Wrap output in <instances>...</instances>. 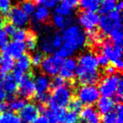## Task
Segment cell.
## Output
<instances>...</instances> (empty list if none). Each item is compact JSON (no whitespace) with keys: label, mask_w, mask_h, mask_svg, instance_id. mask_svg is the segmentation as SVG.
<instances>
[{"label":"cell","mask_w":123,"mask_h":123,"mask_svg":"<svg viewBox=\"0 0 123 123\" xmlns=\"http://www.w3.org/2000/svg\"><path fill=\"white\" fill-rule=\"evenodd\" d=\"M62 46L56 52V55L62 59L70 58L74 52L84 47L87 43V34L78 25H70L62 32Z\"/></svg>","instance_id":"1"},{"label":"cell","mask_w":123,"mask_h":123,"mask_svg":"<svg viewBox=\"0 0 123 123\" xmlns=\"http://www.w3.org/2000/svg\"><path fill=\"white\" fill-rule=\"evenodd\" d=\"M72 98V88L69 85L65 84L64 86L53 89L51 95L49 96L47 103L49 105V108L51 109L65 108L67 106Z\"/></svg>","instance_id":"2"},{"label":"cell","mask_w":123,"mask_h":123,"mask_svg":"<svg viewBox=\"0 0 123 123\" xmlns=\"http://www.w3.org/2000/svg\"><path fill=\"white\" fill-rule=\"evenodd\" d=\"M99 25L103 34H110L117 29H122V14L114 10L107 14L102 15L99 20Z\"/></svg>","instance_id":"3"},{"label":"cell","mask_w":123,"mask_h":123,"mask_svg":"<svg viewBox=\"0 0 123 123\" xmlns=\"http://www.w3.org/2000/svg\"><path fill=\"white\" fill-rule=\"evenodd\" d=\"M121 80V76L117 74L107 75L106 77L102 79L99 87L100 94L105 97H112L115 96Z\"/></svg>","instance_id":"4"},{"label":"cell","mask_w":123,"mask_h":123,"mask_svg":"<svg viewBox=\"0 0 123 123\" xmlns=\"http://www.w3.org/2000/svg\"><path fill=\"white\" fill-rule=\"evenodd\" d=\"M78 99L83 104L93 105L100 99L99 89L94 85H84L77 90Z\"/></svg>","instance_id":"5"},{"label":"cell","mask_w":123,"mask_h":123,"mask_svg":"<svg viewBox=\"0 0 123 123\" xmlns=\"http://www.w3.org/2000/svg\"><path fill=\"white\" fill-rule=\"evenodd\" d=\"M63 59L58 57V55H49V56L43 58L41 63V67L42 71L47 75L55 76L58 74L60 69H61Z\"/></svg>","instance_id":"6"},{"label":"cell","mask_w":123,"mask_h":123,"mask_svg":"<svg viewBox=\"0 0 123 123\" xmlns=\"http://www.w3.org/2000/svg\"><path fill=\"white\" fill-rule=\"evenodd\" d=\"M18 92L24 98H32L36 93L34 76L32 73L24 74L23 77L19 81Z\"/></svg>","instance_id":"7"},{"label":"cell","mask_w":123,"mask_h":123,"mask_svg":"<svg viewBox=\"0 0 123 123\" xmlns=\"http://www.w3.org/2000/svg\"><path fill=\"white\" fill-rule=\"evenodd\" d=\"M100 51L111 62L121 60L122 57V45L115 44L110 40H104L101 43Z\"/></svg>","instance_id":"8"},{"label":"cell","mask_w":123,"mask_h":123,"mask_svg":"<svg viewBox=\"0 0 123 123\" xmlns=\"http://www.w3.org/2000/svg\"><path fill=\"white\" fill-rule=\"evenodd\" d=\"M75 74L81 84L84 85H94L97 83L100 79V73L98 70H86L78 65L75 70Z\"/></svg>","instance_id":"9"},{"label":"cell","mask_w":123,"mask_h":123,"mask_svg":"<svg viewBox=\"0 0 123 123\" xmlns=\"http://www.w3.org/2000/svg\"><path fill=\"white\" fill-rule=\"evenodd\" d=\"M8 18L16 28H22L29 23V16L18 6H14L8 13Z\"/></svg>","instance_id":"10"},{"label":"cell","mask_w":123,"mask_h":123,"mask_svg":"<svg viewBox=\"0 0 123 123\" xmlns=\"http://www.w3.org/2000/svg\"><path fill=\"white\" fill-rule=\"evenodd\" d=\"M99 20L100 16L98 13L89 11L82 12L79 18V24L88 31V33L94 30L96 26L99 25Z\"/></svg>","instance_id":"11"},{"label":"cell","mask_w":123,"mask_h":123,"mask_svg":"<svg viewBox=\"0 0 123 123\" xmlns=\"http://www.w3.org/2000/svg\"><path fill=\"white\" fill-rule=\"evenodd\" d=\"M20 117L23 122L32 123L39 117V108L38 105H36L33 103L25 104V105L20 111Z\"/></svg>","instance_id":"12"},{"label":"cell","mask_w":123,"mask_h":123,"mask_svg":"<svg viewBox=\"0 0 123 123\" xmlns=\"http://www.w3.org/2000/svg\"><path fill=\"white\" fill-rule=\"evenodd\" d=\"M78 66V63L74 59L72 58H67L66 60H63L62 65L60 69L59 72L60 76L64 79L70 80L73 79L75 76V70Z\"/></svg>","instance_id":"13"},{"label":"cell","mask_w":123,"mask_h":123,"mask_svg":"<svg viewBox=\"0 0 123 123\" xmlns=\"http://www.w3.org/2000/svg\"><path fill=\"white\" fill-rule=\"evenodd\" d=\"M0 82H1L0 86L3 88V90L7 94V99H8L9 100L14 99L15 94H16L17 90H18V85H17L18 83L14 80L13 74H7L4 79Z\"/></svg>","instance_id":"14"},{"label":"cell","mask_w":123,"mask_h":123,"mask_svg":"<svg viewBox=\"0 0 123 123\" xmlns=\"http://www.w3.org/2000/svg\"><path fill=\"white\" fill-rule=\"evenodd\" d=\"M80 121L82 123H100V114L91 105L84 107L80 111Z\"/></svg>","instance_id":"15"},{"label":"cell","mask_w":123,"mask_h":123,"mask_svg":"<svg viewBox=\"0 0 123 123\" xmlns=\"http://www.w3.org/2000/svg\"><path fill=\"white\" fill-rule=\"evenodd\" d=\"M3 51H5L11 55L13 59H17L25 55V52L26 50V46H25L24 42H20V41H12L9 44H8L4 48H3Z\"/></svg>","instance_id":"16"},{"label":"cell","mask_w":123,"mask_h":123,"mask_svg":"<svg viewBox=\"0 0 123 123\" xmlns=\"http://www.w3.org/2000/svg\"><path fill=\"white\" fill-rule=\"evenodd\" d=\"M79 66L82 67L86 70H97L99 65L97 61V57L92 53H85L81 55L78 60Z\"/></svg>","instance_id":"17"},{"label":"cell","mask_w":123,"mask_h":123,"mask_svg":"<svg viewBox=\"0 0 123 123\" xmlns=\"http://www.w3.org/2000/svg\"><path fill=\"white\" fill-rule=\"evenodd\" d=\"M97 107H98V110L97 111H99V113L105 116L106 114L111 112L114 110L115 103H114V101L112 100L111 98L102 96L101 98L98 100Z\"/></svg>","instance_id":"18"},{"label":"cell","mask_w":123,"mask_h":123,"mask_svg":"<svg viewBox=\"0 0 123 123\" xmlns=\"http://www.w3.org/2000/svg\"><path fill=\"white\" fill-rule=\"evenodd\" d=\"M50 80L45 74H41L37 76L35 80V87L36 93L35 94H41V93H48L50 88Z\"/></svg>","instance_id":"19"},{"label":"cell","mask_w":123,"mask_h":123,"mask_svg":"<svg viewBox=\"0 0 123 123\" xmlns=\"http://www.w3.org/2000/svg\"><path fill=\"white\" fill-rule=\"evenodd\" d=\"M14 65L15 63L13 57L7 52L3 51L2 55H0V69L7 73L13 70Z\"/></svg>","instance_id":"20"},{"label":"cell","mask_w":123,"mask_h":123,"mask_svg":"<svg viewBox=\"0 0 123 123\" xmlns=\"http://www.w3.org/2000/svg\"><path fill=\"white\" fill-rule=\"evenodd\" d=\"M30 65H31L30 57L28 55H23L20 58L18 59V61H17L16 65H15V70L25 74L30 70Z\"/></svg>","instance_id":"21"},{"label":"cell","mask_w":123,"mask_h":123,"mask_svg":"<svg viewBox=\"0 0 123 123\" xmlns=\"http://www.w3.org/2000/svg\"><path fill=\"white\" fill-rule=\"evenodd\" d=\"M72 23V18L70 17H62L61 15L55 14L52 17V24L57 28L64 29L67 26H70Z\"/></svg>","instance_id":"22"},{"label":"cell","mask_w":123,"mask_h":123,"mask_svg":"<svg viewBox=\"0 0 123 123\" xmlns=\"http://www.w3.org/2000/svg\"><path fill=\"white\" fill-rule=\"evenodd\" d=\"M102 0H79L81 8L85 11L95 12L100 8Z\"/></svg>","instance_id":"23"},{"label":"cell","mask_w":123,"mask_h":123,"mask_svg":"<svg viewBox=\"0 0 123 123\" xmlns=\"http://www.w3.org/2000/svg\"><path fill=\"white\" fill-rule=\"evenodd\" d=\"M50 18V12L46 7H39L34 13V19L38 23L46 22Z\"/></svg>","instance_id":"24"},{"label":"cell","mask_w":123,"mask_h":123,"mask_svg":"<svg viewBox=\"0 0 123 123\" xmlns=\"http://www.w3.org/2000/svg\"><path fill=\"white\" fill-rule=\"evenodd\" d=\"M0 123H23V122L17 114L5 111L0 114Z\"/></svg>","instance_id":"25"},{"label":"cell","mask_w":123,"mask_h":123,"mask_svg":"<svg viewBox=\"0 0 123 123\" xmlns=\"http://www.w3.org/2000/svg\"><path fill=\"white\" fill-rule=\"evenodd\" d=\"M117 0H102L99 8V13L101 14H107L110 12L114 11L116 8Z\"/></svg>","instance_id":"26"},{"label":"cell","mask_w":123,"mask_h":123,"mask_svg":"<svg viewBox=\"0 0 123 123\" xmlns=\"http://www.w3.org/2000/svg\"><path fill=\"white\" fill-rule=\"evenodd\" d=\"M41 49L45 54H51L54 52V47L51 44V35H47L46 37H43L41 39Z\"/></svg>","instance_id":"27"},{"label":"cell","mask_w":123,"mask_h":123,"mask_svg":"<svg viewBox=\"0 0 123 123\" xmlns=\"http://www.w3.org/2000/svg\"><path fill=\"white\" fill-rule=\"evenodd\" d=\"M25 46L29 50L33 51L36 49V45H37V39H36V35L34 32L32 31H28L27 32V35L25 38Z\"/></svg>","instance_id":"28"},{"label":"cell","mask_w":123,"mask_h":123,"mask_svg":"<svg viewBox=\"0 0 123 123\" xmlns=\"http://www.w3.org/2000/svg\"><path fill=\"white\" fill-rule=\"evenodd\" d=\"M79 118L78 117V114L72 111H66L65 113L62 116L60 123H79Z\"/></svg>","instance_id":"29"},{"label":"cell","mask_w":123,"mask_h":123,"mask_svg":"<svg viewBox=\"0 0 123 123\" xmlns=\"http://www.w3.org/2000/svg\"><path fill=\"white\" fill-rule=\"evenodd\" d=\"M25 104H26V101L24 99L14 98L10 100L9 104L8 105V107L13 111H20L25 106Z\"/></svg>","instance_id":"30"},{"label":"cell","mask_w":123,"mask_h":123,"mask_svg":"<svg viewBox=\"0 0 123 123\" xmlns=\"http://www.w3.org/2000/svg\"><path fill=\"white\" fill-rule=\"evenodd\" d=\"M20 8L29 16V15L34 14L35 11H36V4H35L33 2L25 0L23 3H21V7H20Z\"/></svg>","instance_id":"31"},{"label":"cell","mask_w":123,"mask_h":123,"mask_svg":"<svg viewBox=\"0 0 123 123\" xmlns=\"http://www.w3.org/2000/svg\"><path fill=\"white\" fill-rule=\"evenodd\" d=\"M67 106L70 111L78 113V112H80L83 109V103L78 98H72Z\"/></svg>","instance_id":"32"},{"label":"cell","mask_w":123,"mask_h":123,"mask_svg":"<svg viewBox=\"0 0 123 123\" xmlns=\"http://www.w3.org/2000/svg\"><path fill=\"white\" fill-rule=\"evenodd\" d=\"M55 13L56 14L61 15L62 17H70L72 13V10L61 3L59 6L55 8Z\"/></svg>","instance_id":"33"},{"label":"cell","mask_w":123,"mask_h":123,"mask_svg":"<svg viewBox=\"0 0 123 123\" xmlns=\"http://www.w3.org/2000/svg\"><path fill=\"white\" fill-rule=\"evenodd\" d=\"M27 35V31L23 29H16L13 34L11 35L12 39L14 41H20V42H23L25 40V38Z\"/></svg>","instance_id":"34"},{"label":"cell","mask_w":123,"mask_h":123,"mask_svg":"<svg viewBox=\"0 0 123 123\" xmlns=\"http://www.w3.org/2000/svg\"><path fill=\"white\" fill-rule=\"evenodd\" d=\"M63 40H62V36L60 34H54L53 35H51V44H52L53 47L55 49H59L62 46Z\"/></svg>","instance_id":"35"},{"label":"cell","mask_w":123,"mask_h":123,"mask_svg":"<svg viewBox=\"0 0 123 123\" xmlns=\"http://www.w3.org/2000/svg\"><path fill=\"white\" fill-rule=\"evenodd\" d=\"M11 8V0H0V12L6 14Z\"/></svg>","instance_id":"36"},{"label":"cell","mask_w":123,"mask_h":123,"mask_svg":"<svg viewBox=\"0 0 123 123\" xmlns=\"http://www.w3.org/2000/svg\"><path fill=\"white\" fill-rule=\"evenodd\" d=\"M65 84H67V82H66L65 80L62 79L61 76H57V77L53 78V80H51V82L50 83V87L52 88V89H54V88L64 86Z\"/></svg>","instance_id":"37"},{"label":"cell","mask_w":123,"mask_h":123,"mask_svg":"<svg viewBox=\"0 0 123 123\" xmlns=\"http://www.w3.org/2000/svg\"><path fill=\"white\" fill-rule=\"evenodd\" d=\"M43 58H44V56H43L42 54L37 52V53L34 54V55H32V57L30 58L31 64H32L34 66H38V65H41Z\"/></svg>","instance_id":"38"},{"label":"cell","mask_w":123,"mask_h":123,"mask_svg":"<svg viewBox=\"0 0 123 123\" xmlns=\"http://www.w3.org/2000/svg\"><path fill=\"white\" fill-rule=\"evenodd\" d=\"M8 38L4 30L0 29V49H3L8 44Z\"/></svg>","instance_id":"39"},{"label":"cell","mask_w":123,"mask_h":123,"mask_svg":"<svg viewBox=\"0 0 123 123\" xmlns=\"http://www.w3.org/2000/svg\"><path fill=\"white\" fill-rule=\"evenodd\" d=\"M62 4L67 6L70 9H73L79 4V0H62Z\"/></svg>","instance_id":"40"},{"label":"cell","mask_w":123,"mask_h":123,"mask_svg":"<svg viewBox=\"0 0 123 123\" xmlns=\"http://www.w3.org/2000/svg\"><path fill=\"white\" fill-rule=\"evenodd\" d=\"M97 61H98V65H101L102 67H106L107 65H109V63H110L109 59L103 55H100L97 57Z\"/></svg>","instance_id":"41"},{"label":"cell","mask_w":123,"mask_h":123,"mask_svg":"<svg viewBox=\"0 0 123 123\" xmlns=\"http://www.w3.org/2000/svg\"><path fill=\"white\" fill-rule=\"evenodd\" d=\"M17 28L15 27L14 25H13L12 24H5V26H4V32L7 34V35H9L11 36L12 34L14 33V31L16 30Z\"/></svg>","instance_id":"42"},{"label":"cell","mask_w":123,"mask_h":123,"mask_svg":"<svg viewBox=\"0 0 123 123\" xmlns=\"http://www.w3.org/2000/svg\"><path fill=\"white\" fill-rule=\"evenodd\" d=\"M32 123H49V121L46 116L42 115L41 117H38Z\"/></svg>","instance_id":"43"},{"label":"cell","mask_w":123,"mask_h":123,"mask_svg":"<svg viewBox=\"0 0 123 123\" xmlns=\"http://www.w3.org/2000/svg\"><path fill=\"white\" fill-rule=\"evenodd\" d=\"M116 69L114 68L112 65H107L106 67H105V73L107 74V75H111V74H114L116 73Z\"/></svg>","instance_id":"44"},{"label":"cell","mask_w":123,"mask_h":123,"mask_svg":"<svg viewBox=\"0 0 123 123\" xmlns=\"http://www.w3.org/2000/svg\"><path fill=\"white\" fill-rule=\"evenodd\" d=\"M56 2L54 0H46L44 3V5L46 8H51L56 5Z\"/></svg>","instance_id":"45"},{"label":"cell","mask_w":123,"mask_h":123,"mask_svg":"<svg viewBox=\"0 0 123 123\" xmlns=\"http://www.w3.org/2000/svg\"><path fill=\"white\" fill-rule=\"evenodd\" d=\"M5 99H7V94L3 90V88L0 86V102L4 101Z\"/></svg>","instance_id":"46"},{"label":"cell","mask_w":123,"mask_h":123,"mask_svg":"<svg viewBox=\"0 0 123 123\" xmlns=\"http://www.w3.org/2000/svg\"><path fill=\"white\" fill-rule=\"evenodd\" d=\"M8 108V104H7L6 102H4V101L0 102V114L3 113V112L7 111Z\"/></svg>","instance_id":"47"},{"label":"cell","mask_w":123,"mask_h":123,"mask_svg":"<svg viewBox=\"0 0 123 123\" xmlns=\"http://www.w3.org/2000/svg\"><path fill=\"white\" fill-rule=\"evenodd\" d=\"M122 8H123V3H122V0H119L118 2H116L115 9H116V11H118V12H120V13H121V11L122 10Z\"/></svg>","instance_id":"48"},{"label":"cell","mask_w":123,"mask_h":123,"mask_svg":"<svg viewBox=\"0 0 123 123\" xmlns=\"http://www.w3.org/2000/svg\"><path fill=\"white\" fill-rule=\"evenodd\" d=\"M7 75V74H6V72H4L3 70H1L0 69V81H2L3 79L5 78V76Z\"/></svg>","instance_id":"49"},{"label":"cell","mask_w":123,"mask_h":123,"mask_svg":"<svg viewBox=\"0 0 123 123\" xmlns=\"http://www.w3.org/2000/svg\"><path fill=\"white\" fill-rule=\"evenodd\" d=\"M36 1L37 2V3H39V4H44L46 0H36Z\"/></svg>","instance_id":"50"},{"label":"cell","mask_w":123,"mask_h":123,"mask_svg":"<svg viewBox=\"0 0 123 123\" xmlns=\"http://www.w3.org/2000/svg\"><path fill=\"white\" fill-rule=\"evenodd\" d=\"M56 3H58V2H60V1H62V0H54Z\"/></svg>","instance_id":"51"},{"label":"cell","mask_w":123,"mask_h":123,"mask_svg":"<svg viewBox=\"0 0 123 123\" xmlns=\"http://www.w3.org/2000/svg\"><path fill=\"white\" fill-rule=\"evenodd\" d=\"M27 1H31V2H32V1H36V0H27Z\"/></svg>","instance_id":"52"}]
</instances>
